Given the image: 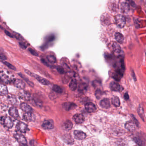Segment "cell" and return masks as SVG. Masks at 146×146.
Returning a JSON list of instances; mask_svg holds the SVG:
<instances>
[{
	"label": "cell",
	"mask_w": 146,
	"mask_h": 146,
	"mask_svg": "<svg viewBox=\"0 0 146 146\" xmlns=\"http://www.w3.org/2000/svg\"><path fill=\"white\" fill-rule=\"evenodd\" d=\"M14 137L20 144L23 145L27 144V141L26 138L21 134H16L14 135Z\"/></svg>",
	"instance_id": "6"
},
{
	"label": "cell",
	"mask_w": 146,
	"mask_h": 146,
	"mask_svg": "<svg viewBox=\"0 0 146 146\" xmlns=\"http://www.w3.org/2000/svg\"><path fill=\"white\" fill-rule=\"evenodd\" d=\"M14 36L16 37L17 39L19 40H21V37H22V36H21V35L20 34H18L17 35V34L16 35H15Z\"/></svg>",
	"instance_id": "43"
},
{
	"label": "cell",
	"mask_w": 146,
	"mask_h": 146,
	"mask_svg": "<svg viewBox=\"0 0 146 146\" xmlns=\"http://www.w3.org/2000/svg\"><path fill=\"white\" fill-rule=\"evenodd\" d=\"M74 136L76 139L81 140L86 138V134L81 131L77 130L74 131Z\"/></svg>",
	"instance_id": "7"
},
{
	"label": "cell",
	"mask_w": 146,
	"mask_h": 146,
	"mask_svg": "<svg viewBox=\"0 0 146 146\" xmlns=\"http://www.w3.org/2000/svg\"><path fill=\"white\" fill-rule=\"evenodd\" d=\"M0 59L1 60H4L7 59V57L3 54L1 53L0 54Z\"/></svg>",
	"instance_id": "42"
},
{
	"label": "cell",
	"mask_w": 146,
	"mask_h": 146,
	"mask_svg": "<svg viewBox=\"0 0 146 146\" xmlns=\"http://www.w3.org/2000/svg\"><path fill=\"white\" fill-rule=\"evenodd\" d=\"M4 32H5V33L6 34V35H7L8 36H10V37H12V38H13V35H12V34H11V33H10L9 31H6V30H5V31H4Z\"/></svg>",
	"instance_id": "41"
},
{
	"label": "cell",
	"mask_w": 146,
	"mask_h": 146,
	"mask_svg": "<svg viewBox=\"0 0 146 146\" xmlns=\"http://www.w3.org/2000/svg\"><path fill=\"white\" fill-rule=\"evenodd\" d=\"M28 51H29L33 55L36 56H38V54L36 52V51H35L32 48H29L28 49Z\"/></svg>",
	"instance_id": "38"
},
{
	"label": "cell",
	"mask_w": 146,
	"mask_h": 146,
	"mask_svg": "<svg viewBox=\"0 0 146 146\" xmlns=\"http://www.w3.org/2000/svg\"><path fill=\"white\" fill-rule=\"evenodd\" d=\"M13 84L16 87L20 89H23L25 87V83L20 79H14L13 81Z\"/></svg>",
	"instance_id": "10"
},
{
	"label": "cell",
	"mask_w": 146,
	"mask_h": 146,
	"mask_svg": "<svg viewBox=\"0 0 146 146\" xmlns=\"http://www.w3.org/2000/svg\"><path fill=\"white\" fill-rule=\"evenodd\" d=\"M124 97H125V100H129V95H128V94L127 93H126L125 94V95H124Z\"/></svg>",
	"instance_id": "44"
},
{
	"label": "cell",
	"mask_w": 146,
	"mask_h": 146,
	"mask_svg": "<svg viewBox=\"0 0 146 146\" xmlns=\"http://www.w3.org/2000/svg\"><path fill=\"white\" fill-rule=\"evenodd\" d=\"M19 45L21 48H22V49H26L27 47L26 45L24 43H22V42H19Z\"/></svg>",
	"instance_id": "39"
},
{
	"label": "cell",
	"mask_w": 146,
	"mask_h": 146,
	"mask_svg": "<svg viewBox=\"0 0 146 146\" xmlns=\"http://www.w3.org/2000/svg\"><path fill=\"white\" fill-rule=\"evenodd\" d=\"M47 60H48L49 62L52 64H54L56 62V59L54 55H49L47 56Z\"/></svg>",
	"instance_id": "32"
},
{
	"label": "cell",
	"mask_w": 146,
	"mask_h": 146,
	"mask_svg": "<svg viewBox=\"0 0 146 146\" xmlns=\"http://www.w3.org/2000/svg\"><path fill=\"white\" fill-rule=\"evenodd\" d=\"M137 127V126L135 124V123L132 121H129L127 122L125 125V129H126L127 130L130 132H133L135 130Z\"/></svg>",
	"instance_id": "9"
},
{
	"label": "cell",
	"mask_w": 146,
	"mask_h": 146,
	"mask_svg": "<svg viewBox=\"0 0 146 146\" xmlns=\"http://www.w3.org/2000/svg\"><path fill=\"white\" fill-rule=\"evenodd\" d=\"M16 130L21 133H26L28 131V125L24 123L20 122L18 123L16 126Z\"/></svg>",
	"instance_id": "4"
},
{
	"label": "cell",
	"mask_w": 146,
	"mask_h": 146,
	"mask_svg": "<svg viewBox=\"0 0 146 146\" xmlns=\"http://www.w3.org/2000/svg\"><path fill=\"white\" fill-rule=\"evenodd\" d=\"M77 82L76 79H72L69 85L70 89L72 91H75L77 88Z\"/></svg>",
	"instance_id": "20"
},
{
	"label": "cell",
	"mask_w": 146,
	"mask_h": 146,
	"mask_svg": "<svg viewBox=\"0 0 146 146\" xmlns=\"http://www.w3.org/2000/svg\"><path fill=\"white\" fill-rule=\"evenodd\" d=\"M111 48L112 52L116 54H119L121 52V49L120 45L118 43L113 42L112 43Z\"/></svg>",
	"instance_id": "14"
},
{
	"label": "cell",
	"mask_w": 146,
	"mask_h": 146,
	"mask_svg": "<svg viewBox=\"0 0 146 146\" xmlns=\"http://www.w3.org/2000/svg\"><path fill=\"white\" fill-rule=\"evenodd\" d=\"M101 22L103 24L108 25L110 23V18L108 15H105L104 17L101 18Z\"/></svg>",
	"instance_id": "30"
},
{
	"label": "cell",
	"mask_w": 146,
	"mask_h": 146,
	"mask_svg": "<svg viewBox=\"0 0 146 146\" xmlns=\"http://www.w3.org/2000/svg\"><path fill=\"white\" fill-rule=\"evenodd\" d=\"M21 96L24 100H28L30 99L31 97V95L29 93L27 92L24 91L22 93H21Z\"/></svg>",
	"instance_id": "31"
},
{
	"label": "cell",
	"mask_w": 146,
	"mask_h": 146,
	"mask_svg": "<svg viewBox=\"0 0 146 146\" xmlns=\"http://www.w3.org/2000/svg\"><path fill=\"white\" fill-rule=\"evenodd\" d=\"M132 118L133 119V120H134V122L135 123V124H136V125L137 126V127H138V125H139V124L138 122L137 121V119H136V118H135V117H134L133 115H132Z\"/></svg>",
	"instance_id": "40"
},
{
	"label": "cell",
	"mask_w": 146,
	"mask_h": 146,
	"mask_svg": "<svg viewBox=\"0 0 146 146\" xmlns=\"http://www.w3.org/2000/svg\"><path fill=\"white\" fill-rule=\"evenodd\" d=\"M132 76H133V79H134V80H135V81H136V76H135V74H134V72H133V73H132Z\"/></svg>",
	"instance_id": "46"
},
{
	"label": "cell",
	"mask_w": 146,
	"mask_h": 146,
	"mask_svg": "<svg viewBox=\"0 0 146 146\" xmlns=\"http://www.w3.org/2000/svg\"><path fill=\"white\" fill-rule=\"evenodd\" d=\"M0 94L1 96H5L8 94V90L7 86L4 84H0Z\"/></svg>",
	"instance_id": "19"
},
{
	"label": "cell",
	"mask_w": 146,
	"mask_h": 146,
	"mask_svg": "<svg viewBox=\"0 0 146 146\" xmlns=\"http://www.w3.org/2000/svg\"><path fill=\"white\" fill-rule=\"evenodd\" d=\"M112 104L115 107H119L120 105V100L117 96H114L112 97Z\"/></svg>",
	"instance_id": "23"
},
{
	"label": "cell",
	"mask_w": 146,
	"mask_h": 146,
	"mask_svg": "<svg viewBox=\"0 0 146 146\" xmlns=\"http://www.w3.org/2000/svg\"><path fill=\"white\" fill-rule=\"evenodd\" d=\"M42 126L45 129H52L54 127V123L52 120H46L43 121Z\"/></svg>",
	"instance_id": "5"
},
{
	"label": "cell",
	"mask_w": 146,
	"mask_h": 146,
	"mask_svg": "<svg viewBox=\"0 0 146 146\" xmlns=\"http://www.w3.org/2000/svg\"><path fill=\"white\" fill-rule=\"evenodd\" d=\"M52 90L54 92L58 93H61L63 92V90L61 88L57 85H54L53 86Z\"/></svg>",
	"instance_id": "29"
},
{
	"label": "cell",
	"mask_w": 146,
	"mask_h": 146,
	"mask_svg": "<svg viewBox=\"0 0 146 146\" xmlns=\"http://www.w3.org/2000/svg\"><path fill=\"white\" fill-rule=\"evenodd\" d=\"M64 128L67 131L70 130L72 127V124L70 120H67L64 122Z\"/></svg>",
	"instance_id": "22"
},
{
	"label": "cell",
	"mask_w": 146,
	"mask_h": 146,
	"mask_svg": "<svg viewBox=\"0 0 146 146\" xmlns=\"http://www.w3.org/2000/svg\"><path fill=\"white\" fill-rule=\"evenodd\" d=\"M121 7H122V9L125 11H129V4L127 3H125V2L122 3L121 4Z\"/></svg>",
	"instance_id": "33"
},
{
	"label": "cell",
	"mask_w": 146,
	"mask_h": 146,
	"mask_svg": "<svg viewBox=\"0 0 146 146\" xmlns=\"http://www.w3.org/2000/svg\"><path fill=\"white\" fill-rule=\"evenodd\" d=\"M100 105L102 108L105 109L109 108L111 106L110 101L107 98H105L101 100L100 102Z\"/></svg>",
	"instance_id": "17"
},
{
	"label": "cell",
	"mask_w": 146,
	"mask_h": 146,
	"mask_svg": "<svg viewBox=\"0 0 146 146\" xmlns=\"http://www.w3.org/2000/svg\"><path fill=\"white\" fill-rule=\"evenodd\" d=\"M115 39L118 43H122L124 41V36L123 35L120 33L117 32L115 34Z\"/></svg>",
	"instance_id": "21"
},
{
	"label": "cell",
	"mask_w": 146,
	"mask_h": 146,
	"mask_svg": "<svg viewBox=\"0 0 146 146\" xmlns=\"http://www.w3.org/2000/svg\"><path fill=\"white\" fill-rule=\"evenodd\" d=\"M134 141L138 145L143 146L145 145L144 141L141 139V138L138 137H135L133 138Z\"/></svg>",
	"instance_id": "26"
},
{
	"label": "cell",
	"mask_w": 146,
	"mask_h": 146,
	"mask_svg": "<svg viewBox=\"0 0 146 146\" xmlns=\"http://www.w3.org/2000/svg\"><path fill=\"white\" fill-rule=\"evenodd\" d=\"M25 72H26V73H27L28 75H29L31 76H32V77L35 78V79H36L39 82L41 83L42 84H43V85H48L50 84V82L45 79L41 77L40 76L37 75L36 74H34V73L30 72L28 70H25Z\"/></svg>",
	"instance_id": "1"
},
{
	"label": "cell",
	"mask_w": 146,
	"mask_h": 146,
	"mask_svg": "<svg viewBox=\"0 0 146 146\" xmlns=\"http://www.w3.org/2000/svg\"><path fill=\"white\" fill-rule=\"evenodd\" d=\"M85 108L86 111L88 113H93L96 112V106L92 102H88L85 105Z\"/></svg>",
	"instance_id": "11"
},
{
	"label": "cell",
	"mask_w": 146,
	"mask_h": 146,
	"mask_svg": "<svg viewBox=\"0 0 146 146\" xmlns=\"http://www.w3.org/2000/svg\"><path fill=\"white\" fill-rule=\"evenodd\" d=\"M123 71H124L122 70V69H120L115 71L112 74V77L116 81H120L123 76Z\"/></svg>",
	"instance_id": "12"
},
{
	"label": "cell",
	"mask_w": 146,
	"mask_h": 146,
	"mask_svg": "<svg viewBox=\"0 0 146 146\" xmlns=\"http://www.w3.org/2000/svg\"><path fill=\"white\" fill-rule=\"evenodd\" d=\"M0 80L1 82H3L4 84H7L10 81L9 77L5 74L2 73V72L0 73Z\"/></svg>",
	"instance_id": "24"
},
{
	"label": "cell",
	"mask_w": 146,
	"mask_h": 146,
	"mask_svg": "<svg viewBox=\"0 0 146 146\" xmlns=\"http://www.w3.org/2000/svg\"><path fill=\"white\" fill-rule=\"evenodd\" d=\"M0 122L1 124L9 129L12 128L13 125V123L12 119L8 116L1 117Z\"/></svg>",
	"instance_id": "2"
},
{
	"label": "cell",
	"mask_w": 146,
	"mask_h": 146,
	"mask_svg": "<svg viewBox=\"0 0 146 146\" xmlns=\"http://www.w3.org/2000/svg\"><path fill=\"white\" fill-rule=\"evenodd\" d=\"M42 62L43 63V64H45V65H46L47 66H48V64L47 63V62L45 60H43V59H42L41 60Z\"/></svg>",
	"instance_id": "45"
},
{
	"label": "cell",
	"mask_w": 146,
	"mask_h": 146,
	"mask_svg": "<svg viewBox=\"0 0 146 146\" xmlns=\"http://www.w3.org/2000/svg\"><path fill=\"white\" fill-rule=\"evenodd\" d=\"M9 113L11 116L14 118H17L19 116L17 109L14 107H12L9 109Z\"/></svg>",
	"instance_id": "18"
},
{
	"label": "cell",
	"mask_w": 146,
	"mask_h": 146,
	"mask_svg": "<svg viewBox=\"0 0 146 146\" xmlns=\"http://www.w3.org/2000/svg\"><path fill=\"white\" fill-rule=\"evenodd\" d=\"M102 93L100 90L98 89L96 90V93H95V96L97 99H100V98L102 96Z\"/></svg>",
	"instance_id": "35"
},
{
	"label": "cell",
	"mask_w": 146,
	"mask_h": 146,
	"mask_svg": "<svg viewBox=\"0 0 146 146\" xmlns=\"http://www.w3.org/2000/svg\"><path fill=\"white\" fill-rule=\"evenodd\" d=\"M62 106L65 110L68 111L76 108V105L75 103H72V102H67L64 103L62 105Z\"/></svg>",
	"instance_id": "15"
},
{
	"label": "cell",
	"mask_w": 146,
	"mask_h": 146,
	"mask_svg": "<svg viewBox=\"0 0 146 146\" xmlns=\"http://www.w3.org/2000/svg\"><path fill=\"white\" fill-rule=\"evenodd\" d=\"M3 63H4L6 66H7V67H8L10 69H11L13 70H16V67H15L14 66L12 65L11 64H10L8 62H7V61H3Z\"/></svg>",
	"instance_id": "34"
},
{
	"label": "cell",
	"mask_w": 146,
	"mask_h": 146,
	"mask_svg": "<svg viewBox=\"0 0 146 146\" xmlns=\"http://www.w3.org/2000/svg\"><path fill=\"white\" fill-rule=\"evenodd\" d=\"M116 23L117 26L120 28H124L125 23V18L121 15H118L115 18Z\"/></svg>",
	"instance_id": "3"
},
{
	"label": "cell",
	"mask_w": 146,
	"mask_h": 146,
	"mask_svg": "<svg viewBox=\"0 0 146 146\" xmlns=\"http://www.w3.org/2000/svg\"><path fill=\"white\" fill-rule=\"evenodd\" d=\"M20 108L25 113H32L33 111L31 107L26 103H22L20 105Z\"/></svg>",
	"instance_id": "16"
},
{
	"label": "cell",
	"mask_w": 146,
	"mask_h": 146,
	"mask_svg": "<svg viewBox=\"0 0 146 146\" xmlns=\"http://www.w3.org/2000/svg\"><path fill=\"white\" fill-rule=\"evenodd\" d=\"M110 88L112 90L115 91H121L124 90L122 86L116 82H112L110 84Z\"/></svg>",
	"instance_id": "13"
},
{
	"label": "cell",
	"mask_w": 146,
	"mask_h": 146,
	"mask_svg": "<svg viewBox=\"0 0 146 146\" xmlns=\"http://www.w3.org/2000/svg\"><path fill=\"white\" fill-rule=\"evenodd\" d=\"M73 120L77 124H82L85 120L84 116L81 113H77L73 116Z\"/></svg>",
	"instance_id": "8"
},
{
	"label": "cell",
	"mask_w": 146,
	"mask_h": 146,
	"mask_svg": "<svg viewBox=\"0 0 146 146\" xmlns=\"http://www.w3.org/2000/svg\"><path fill=\"white\" fill-rule=\"evenodd\" d=\"M57 72L60 73V74H63L64 73L65 70L64 68L61 66H58L57 67Z\"/></svg>",
	"instance_id": "36"
},
{
	"label": "cell",
	"mask_w": 146,
	"mask_h": 146,
	"mask_svg": "<svg viewBox=\"0 0 146 146\" xmlns=\"http://www.w3.org/2000/svg\"><path fill=\"white\" fill-rule=\"evenodd\" d=\"M137 112L141 119L144 120V111L143 107L141 105H140L138 107Z\"/></svg>",
	"instance_id": "25"
},
{
	"label": "cell",
	"mask_w": 146,
	"mask_h": 146,
	"mask_svg": "<svg viewBox=\"0 0 146 146\" xmlns=\"http://www.w3.org/2000/svg\"><path fill=\"white\" fill-rule=\"evenodd\" d=\"M32 119V115L31 113H25L23 115V119L26 121H31Z\"/></svg>",
	"instance_id": "27"
},
{
	"label": "cell",
	"mask_w": 146,
	"mask_h": 146,
	"mask_svg": "<svg viewBox=\"0 0 146 146\" xmlns=\"http://www.w3.org/2000/svg\"><path fill=\"white\" fill-rule=\"evenodd\" d=\"M79 88V90L80 91H83L87 88V86H86V84H80Z\"/></svg>",
	"instance_id": "37"
},
{
	"label": "cell",
	"mask_w": 146,
	"mask_h": 146,
	"mask_svg": "<svg viewBox=\"0 0 146 146\" xmlns=\"http://www.w3.org/2000/svg\"><path fill=\"white\" fill-rule=\"evenodd\" d=\"M19 75L20 77L22 78L23 79H24V81H25L28 84H29V85H30L31 87H34V83L32 82H31V81H30L28 79V78H27L25 76H24L22 74V73H19Z\"/></svg>",
	"instance_id": "28"
}]
</instances>
